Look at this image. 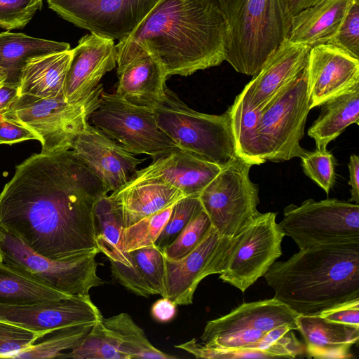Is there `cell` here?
Segmentation results:
<instances>
[{
    "instance_id": "obj_1",
    "label": "cell",
    "mask_w": 359,
    "mask_h": 359,
    "mask_svg": "<svg viewBox=\"0 0 359 359\" xmlns=\"http://www.w3.org/2000/svg\"><path fill=\"white\" fill-rule=\"evenodd\" d=\"M105 194L71 149L34 154L16 166L0 193V229L53 259L100 252L94 208Z\"/></svg>"
},
{
    "instance_id": "obj_2",
    "label": "cell",
    "mask_w": 359,
    "mask_h": 359,
    "mask_svg": "<svg viewBox=\"0 0 359 359\" xmlns=\"http://www.w3.org/2000/svg\"><path fill=\"white\" fill-rule=\"evenodd\" d=\"M116 48L117 61L147 53L167 77L187 76L225 60L227 24L219 0H159Z\"/></svg>"
},
{
    "instance_id": "obj_3",
    "label": "cell",
    "mask_w": 359,
    "mask_h": 359,
    "mask_svg": "<svg viewBox=\"0 0 359 359\" xmlns=\"http://www.w3.org/2000/svg\"><path fill=\"white\" fill-rule=\"evenodd\" d=\"M264 277L274 297L296 313L319 314L359 298V240L299 250L275 262Z\"/></svg>"
},
{
    "instance_id": "obj_4",
    "label": "cell",
    "mask_w": 359,
    "mask_h": 359,
    "mask_svg": "<svg viewBox=\"0 0 359 359\" xmlns=\"http://www.w3.org/2000/svg\"><path fill=\"white\" fill-rule=\"evenodd\" d=\"M227 24L225 60L238 72L255 76L288 39L292 15L288 0H219Z\"/></svg>"
},
{
    "instance_id": "obj_5",
    "label": "cell",
    "mask_w": 359,
    "mask_h": 359,
    "mask_svg": "<svg viewBox=\"0 0 359 359\" xmlns=\"http://www.w3.org/2000/svg\"><path fill=\"white\" fill-rule=\"evenodd\" d=\"M151 108L159 128L178 147L221 168L238 156L229 108L219 115L196 111L167 86Z\"/></svg>"
},
{
    "instance_id": "obj_6",
    "label": "cell",
    "mask_w": 359,
    "mask_h": 359,
    "mask_svg": "<svg viewBox=\"0 0 359 359\" xmlns=\"http://www.w3.org/2000/svg\"><path fill=\"white\" fill-rule=\"evenodd\" d=\"M310 109L305 67L259 111L255 134L263 163L300 158L306 151L300 145V141L304 135Z\"/></svg>"
},
{
    "instance_id": "obj_7",
    "label": "cell",
    "mask_w": 359,
    "mask_h": 359,
    "mask_svg": "<svg viewBox=\"0 0 359 359\" xmlns=\"http://www.w3.org/2000/svg\"><path fill=\"white\" fill-rule=\"evenodd\" d=\"M103 91L102 84L99 83L76 103L67 102L64 96L38 98L22 95L2 112L34 132L39 138L42 152L71 149L97 107Z\"/></svg>"
},
{
    "instance_id": "obj_8",
    "label": "cell",
    "mask_w": 359,
    "mask_h": 359,
    "mask_svg": "<svg viewBox=\"0 0 359 359\" xmlns=\"http://www.w3.org/2000/svg\"><path fill=\"white\" fill-rule=\"evenodd\" d=\"M252 164L238 156L222 168L198 197L212 227L232 238L260 214L259 187L250 179Z\"/></svg>"
},
{
    "instance_id": "obj_9",
    "label": "cell",
    "mask_w": 359,
    "mask_h": 359,
    "mask_svg": "<svg viewBox=\"0 0 359 359\" xmlns=\"http://www.w3.org/2000/svg\"><path fill=\"white\" fill-rule=\"evenodd\" d=\"M88 122L133 154L154 158L178 147L159 128L151 107L133 104L116 93H102Z\"/></svg>"
},
{
    "instance_id": "obj_10",
    "label": "cell",
    "mask_w": 359,
    "mask_h": 359,
    "mask_svg": "<svg viewBox=\"0 0 359 359\" xmlns=\"http://www.w3.org/2000/svg\"><path fill=\"white\" fill-rule=\"evenodd\" d=\"M276 212L261 213L231 238L219 278L244 292L282 255Z\"/></svg>"
},
{
    "instance_id": "obj_11",
    "label": "cell",
    "mask_w": 359,
    "mask_h": 359,
    "mask_svg": "<svg viewBox=\"0 0 359 359\" xmlns=\"http://www.w3.org/2000/svg\"><path fill=\"white\" fill-rule=\"evenodd\" d=\"M278 225L299 250L359 240V205L337 198H310L285 207Z\"/></svg>"
},
{
    "instance_id": "obj_12",
    "label": "cell",
    "mask_w": 359,
    "mask_h": 359,
    "mask_svg": "<svg viewBox=\"0 0 359 359\" xmlns=\"http://www.w3.org/2000/svg\"><path fill=\"white\" fill-rule=\"evenodd\" d=\"M0 249L3 262L69 295L89 294L90 289L104 284L97 274L98 252L73 260L53 259L36 253L1 229Z\"/></svg>"
},
{
    "instance_id": "obj_13",
    "label": "cell",
    "mask_w": 359,
    "mask_h": 359,
    "mask_svg": "<svg viewBox=\"0 0 359 359\" xmlns=\"http://www.w3.org/2000/svg\"><path fill=\"white\" fill-rule=\"evenodd\" d=\"M159 0H47L63 19L102 37L130 34Z\"/></svg>"
},
{
    "instance_id": "obj_14",
    "label": "cell",
    "mask_w": 359,
    "mask_h": 359,
    "mask_svg": "<svg viewBox=\"0 0 359 359\" xmlns=\"http://www.w3.org/2000/svg\"><path fill=\"white\" fill-rule=\"evenodd\" d=\"M231 238L212 226L200 243L177 261L165 260V295L176 305L192 304L194 292L206 276L220 274Z\"/></svg>"
},
{
    "instance_id": "obj_15",
    "label": "cell",
    "mask_w": 359,
    "mask_h": 359,
    "mask_svg": "<svg viewBox=\"0 0 359 359\" xmlns=\"http://www.w3.org/2000/svg\"><path fill=\"white\" fill-rule=\"evenodd\" d=\"M71 149L100 180L107 194L130 182L143 161L89 122L77 135Z\"/></svg>"
},
{
    "instance_id": "obj_16",
    "label": "cell",
    "mask_w": 359,
    "mask_h": 359,
    "mask_svg": "<svg viewBox=\"0 0 359 359\" xmlns=\"http://www.w3.org/2000/svg\"><path fill=\"white\" fill-rule=\"evenodd\" d=\"M102 318L89 294L37 304H0V320L42 335L62 327L95 324Z\"/></svg>"
},
{
    "instance_id": "obj_17",
    "label": "cell",
    "mask_w": 359,
    "mask_h": 359,
    "mask_svg": "<svg viewBox=\"0 0 359 359\" xmlns=\"http://www.w3.org/2000/svg\"><path fill=\"white\" fill-rule=\"evenodd\" d=\"M306 71L311 109L359 85V59L332 44L310 48Z\"/></svg>"
},
{
    "instance_id": "obj_18",
    "label": "cell",
    "mask_w": 359,
    "mask_h": 359,
    "mask_svg": "<svg viewBox=\"0 0 359 359\" xmlns=\"http://www.w3.org/2000/svg\"><path fill=\"white\" fill-rule=\"evenodd\" d=\"M63 95L69 103H76L98 85L102 78L116 66L117 52L113 39L94 33L86 34L72 49Z\"/></svg>"
},
{
    "instance_id": "obj_19",
    "label": "cell",
    "mask_w": 359,
    "mask_h": 359,
    "mask_svg": "<svg viewBox=\"0 0 359 359\" xmlns=\"http://www.w3.org/2000/svg\"><path fill=\"white\" fill-rule=\"evenodd\" d=\"M222 168L177 147L158 156L137 170L128 182L154 180L181 191L186 197L198 196Z\"/></svg>"
},
{
    "instance_id": "obj_20",
    "label": "cell",
    "mask_w": 359,
    "mask_h": 359,
    "mask_svg": "<svg viewBox=\"0 0 359 359\" xmlns=\"http://www.w3.org/2000/svg\"><path fill=\"white\" fill-rule=\"evenodd\" d=\"M310 48L285 39L238 95L245 105L260 111L279 90L304 70Z\"/></svg>"
},
{
    "instance_id": "obj_21",
    "label": "cell",
    "mask_w": 359,
    "mask_h": 359,
    "mask_svg": "<svg viewBox=\"0 0 359 359\" xmlns=\"http://www.w3.org/2000/svg\"><path fill=\"white\" fill-rule=\"evenodd\" d=\"M299 314L273 297L243 303L228 314L206 323L201 341L212 336L243 330L268 332L278 326L296 323Z\"/></svg>"
},
{
    "instance_id": "obj_22",
    "label": "cell",
    "mask_w": 359,
    "mask_h": 359,
    "mask_svg": "<svg viewBox=\"0 0 359 359\" xmlns=\"http://www.w3.org/2000/svg\"><path fill=\"white\" fill-rule=\"evenodd\" d=\"M116 94L136 104L151 107L165 95V75L158 62L147 53L118 60Z\"/></svg>"
},
{
    "instance_id": "obj_23",
    "label": "cell",
    "mask_w": 359,
    "mask_h": 359,
    "mask_svg": "<svg viewBox=\"0 0 359 359\" xmlns=\"http://www.w3.org/2000/svg\"><path fill=\"white\" fill-rule=\"evenodd\" d=\"M296 323L311 358H348L351 346L358 342L359 327L332 322L318 314H299Z\"/></svg>"
},
{
    "instance_id": "obj_24",
    "label": "cell",
    "mask_w": 359,
    "mask_h": 359,
    "mask_svg": "<svg viewBox=\"0 0 359 359\" xmlns=\"http://www.w3.org/2000/svg\"><path fill=\"white\" fill-rule=\"evenodd\" d=\"M353 0H323L292 15L288 40L312 48L337 33Z\"/></svg>"
},
{
    "instance_id": "obj_25",
    "label": "cell",
    "mask_w": 359,
    "mask_h": 359,
    "mask_svg": "<svg viewBox=\"0 0 359 359\" xmlns=\"http://www.w3.org/2000/svg\"><path fill=\"white\" fill-rule=\"evenodd\" d=\"M110 196L121 210L125 228L186 197L179 189L154 180L128 182Z\"/></svg>"
},
{
    "instance_id": "obj_26",
    "label": "cell",
    "mask_w": 359,
    "mask_h": 359,
    "mask_svg": "<svg viewBox=\"0 0 359 359\" xmlns=\"http://www.w3.org/2000/svg\"><path fill=\"white\" fill-rule=\"evenodd\" d=\"M73 50L32 57L22 67L20 96L38 98L64 96L63 90Z\"/></svg>"
},
{
    "instance_id": "obj_27",
    "label": "cell",
    "mask_w": 359,
    "mask_h": 359,
    "mask_svg": "<svg viewBox=\"0 0 359 359\" xmlns=\"http://www.w3.org/2000/svg\"><path fill=\"white\" fill-rule=\"evenodd\" d=\"M321 106L322 111L309 129L308 135L314 140L316 149L324 151L348 126L358 124L359 85Z\"/></svg>"
},
{
    "instance_id": "obj_28",
    "label": "cell",
    "mask_w": 359,
    "mask_h": 359,
    "mask_svg": "<svg viewBox=\"0 0 359 359\" xmlns=\"http://www.w3.org/2000/svg\"><path fill=\"white\" fill-rule=\"evenodd\" d=\"M66 42L33 37L23 33H0V67L7 73V81H19L26 61L35 56L69 50Z\"/></svg>"
},
{
    "instance_id": "obj_29",
    "label": "cell",
    "mask_w": 359,
    "mask_h": 359,
    "mask_svg": "<svg viewBox=\"0 0 359 359\" xmlns=\"http://www.w3.org/2000/svg\"><path fill=\"white\" fill-rule=\"evenodd\" d=\"M95 239L100 252L109 260L128 266L134 264L130 252L123 250L122 240L124 226L121 210L116 201L105 194L95 203L94 208Z\"/></svg>"
},
{
    "instance_id": "obj_30",
    "label": "cell",
    "mask_w": 359,
    "mask_h": 359,
    "mask_svg": "<svg viewBox=\"0 0 359 359\" xmlns=\"http://www.w3.org/2000/svg\"><path fill=\"white\" fill-rule=\"evenodd\" d=\"M72 297L0 262V304H37Z\"/></svg>"
},
{
    "instance_id": "obj_31",
    "label": "cell",
    "mask_w": 359,
    "mask_h": 359,
    "mask_svg": "<svg viewBox=\"0 0 359 359\" xmlns=\"http://www.w3.org/2000/svg\"><path fill=\"white\" fill-rule=\"evenodd\" d=\"M102 323L114 341L117 348L127 359H173L153 346L144 330L126 313L108 318H102Z\"/></svg>"
},
{
    "instance_id": "obj_32",
    "label": "cell",
    "mask_w": 359,
    "mask_h": 359,
    "mask_svg": "<svg viewBox=\"0 0 359 359\" xmlns=\"http://www.w3.org/2000/svg\"><path fill=\"white\" fill-rule=\"evenodd\" d=\"M94 324L76 325L54 329L40 337L27 349L18 354V359L61 358L63 353L77 347Z\"/></svg>"
},
{
    "instance_id": "obj_33",
    "label": "cell",
    "mask_w": 359,
    "mask_h": 359,
    "mask_svg": "<svg viewBox=\"0 0 359 359\" xmlns=\"http://www.w3.org/2000/svg\"><path fill=\"white\" fill-rule=\"evenodd\" d=\"M229 108L238 156L252 165L263 163L255 134L259 111L248 107L238 95Z\"/></svg>"
},
{
    "instance_id": "obj_34",
    "label": "cell",
    "mask_w": 359,
    "mask_h": 359,
    "mask_svg": "<svg viewBox=\"0 0 359 359\" xmlns=\"http://www.w3.org/2000/svg\"><path fill=\"white\" fill-rule=\"evenodd\" d=\"M174 205L124 228L122 240L123 250L128 252L154 245L170 216Z\"/></svg>"
},
{
    "instance_id": "obj_35",
    "label": "cell",
    "mask_w": 359,
    "mask_h": 359,
    "mask_svg": "<svg viewBox=\"0 0 359 359\" xmlns=\"http://www.w3.org/2000/svg\"><path fill=\"white\" fill-rule=\"evenodd\" d=\"M61 358L127 359V357L118 351L101 319L93 325L77 347L63 353Z\"/></svg>"
},
{
    "instance_id": "obj_36",
    "label": "cell",
    "mask_w": 359,
    "mask_h": 359,
    "mask_svg": "<svg viewBox=\"0 0 359 359\" xmlns=\"http://www.w3.org/2000/svg\"><path fill=\"white\" fill-rule=\"evenodd\" d=\"M144 278L162 297L165 295V257L155 245L129 252Z\"/></svg>"
},
{
    "instance_id": "obj_37",
    "label": "cell",
    "mask_w": 359,
    "mask_h": 359,
    "mask_svg": "<svg viewBox=\"0 0 359 359\" xmlns=\"http://www.w3.org/2000/svg\"><path fill=\"white\" fill-rule=\"evenodd\" d=\"M212 226L208 215L203 209L163 250L165 259L170 261L182 259L200 243Z\"/></svg>"
},
{
    "instance_id": "obj_38",
    "label": "cell",
    "mask_w": 359,
    "mask_h": 359,
    "mask_svg": "<svg viewBox=\"0 0 359 359\" xmlns=\"http://www.w3.org/2000/svg\"><path fill=\"white\" fill-rule=\"evenodd\" d=\"M202 210L198 196H187L178 201L174 205L170 216L156 241L155 245L163 251Z\"/></svg>"
},
{
    "instance_id": "obj_39",
    "label": "cell",
    "mask_w": 359,
    "mask_h": 359,
    "mask_svg": "<svg viewBox=\"0 0 359 359\" xmlns=\"http://www.w3.org/2000/svg\"><path fill=\"white\" fill-rule=\"evenodd\" d=\"M304 173L328 195L335 182L336 161L330 151H306L301 157Z\"/></svg>"
},
{
    "instance_id": "obj_40",
    "label": "cell",
    "mask_w": 359,
    "mask_h": 359,
    "mask_svg": "<svg viewBox=\"0 0 359 359\" xmlns=\"http://www.w3.org/2000/svg\"><path fill=\"white\" fill-rule=\"evenodd\" d=\"M41 6L42 0H0V28L24 27Z\"/></svg>"
},
{
    "instance_id": "obj_41",
    "label": "cell",
    "mask_w": 359,
    "mask_h": 359,
    "mask_svg": "<svg viewBox=\"0 0 359 359\" xmlns=\"http://www.w3.org/2000/svg\"><path fill=\"white\" fill-rule=\"evenodd\" d=\"M42 334L0 320V358H15Z\"/></svg>"
},
{
    "instance_id": "obj_42",
    "label": "cell",
    "mask_w": 359,
    "mask_h": 359,
    "mask_svg": "<svg viewBox=\"0 0 359 359\" xmlns=\"http://www.w3.org/2000/svg\"><path fill=\"white\" fill-rule=\"evenodd\" d=\"M327 43L359 59V0H353L337 33Z\"/></svg>"
},
{
    "instance_id": "obj_43",
    "label": "cell",
    "mask_w": 359,
    "mask_h": 359,
    "mask_svg": "<svg viewBox=\"0 0 359 359\" xmlns=\"http://www.w3.org/2000/svg\"><path fill=\"white\" fill-rule=\"evenodd\" d=\"M175 347L192 354L196 358H272L270 355L264 351L248 348L229 350L209 347L203 344L198 343L195 339H192Z\"/></svg>"
},
{
    "instance_id": "obj_44",
    "label": "cell",
    "mask_w": 359,
    "mask_h": 359,
    "mask_svg": "<svg viewBox=\"0 0 359 359\" xmlns=\"http://www.w3.org/2000/svg\"><path fill=\"white\" fill-rule=\"evenodd\" d=\"M109 262L112 276L129 291L136 295L145 297L156 294L135 262L130 266L112 260Z\"/></svg>"
},
{
    "instance_id": "obj_45",
    "label": "cell",
    "mask_w": 359,
    "mask_h": 359,
    "mask_svg": "<svg viewBox=\"0 0 359 359\" xmlns=\"http://www.w3.org/2000/svg\"><path fill=\"white\" fill-rule=\"evenodd\" d=\"M265 332L248 329L222 333L212 336L202 341V344L213 348L236 350L259 340Z\"/></svg>"
},
{
    "instance_id": "obj_46",
    "label": "cell",
    "mask_w": 359,
    "mask_h": 359,
    "mask_svg": "<svg viewBox=\"0 0 359 359\" xmlns=\"http://www.w3.org/2000/svg\"><path fill=\"white\" fill-rule=\"evenodd\" d=\"M28 140L39 141L38 135L18 121L0 112V144H13Z\"/></svg>"
},
{
    "instance_id": "obj_47",
    "label": "cell",
    "mask_w": 359,
    "mask_h": 359,
    "mask_svg": "<svg viewBox=\"0 0 359 359\" xmlns=\"http://www.w3.org/2000/svg\"><path fill=\"white\" fill-rule=\"evenodd\" d=\"M318 315L332 322L359 327V298L324 310Z\"/></svg>"
},
{
    "instance_id": "obj_48",
    "label": "cell",
    "mask_w": 359,
    "mask_h": 359,
    "mask_svg": "<svg viewBox=\"0 0 359 359\" xmlns=\"http://www.w3.org/2000/svg\"><path fill=\"white\" fill-rule=\"evenodd\" d=\"M297 330V327L292 325H283L278 326L265 332L264 334L259 340H257L253 344L246 346L244 348L258 350L264 351L270 355L268 353V350L271 348L272 345H273L280 338H281L287 332L290 330Z\"/></svg>"
},
{
    "instance_id": "obj_49",
    "label": "cell",
    "mask_w": 359,
    "mask_h": 359,
    "mask_svg": "<svg viewBox=\"0 0 359 359\" xmlns=\"http://www.w3.org/2000/svg\"><path fill=\"white\" fill-rule=\"evenodd\" d=\"M176 304L170 299L163 297L152 305L151 312L153 318L158 322L171 320L176 313Z\"/></svg>"
},
{
    "instance_id": "obj_50",
    "label": "cell",
    "mask_w": 359,
    "mask_h": 359,
    "mask_svg": "<svg viewBox=\"0 0 359 359\" xmlns=\"http://www.w3.org/2000/svg\"><path fill=\"white\" fill-rule=\"evenodd\" d=\"M20 81L5 80L0 83V112L6 110L20 97Z\"/></svg>"
},
{
    "instance_id": "obj_51",
    "label": "cell",
    "mask_w": 359,
    "mask_h": 359,
    "mask_svg": "<svg viewBox=\"0 0 359 359\" xmlns=\"http://www.w3.org/2000/svg\"><path fill=\"white\" fill-rule=\"evenodd\" d=\"M348 170L351 185V198L350 201L355 204L359 203V156L356 154H352L350 156L348 163Z\"/></svg>"
},
{
    "instance_id": "obj_52",
    "label": "cell",
    "mask_w": 359,
    "mask_h": 359,
    "mask_svg": "<svg viewBox=\"0 0 359 359\" xmlns=\"http://www.w3.org/2000/svg\"><path fill=\"white\" fill-rule=\"evenodd\" d=\"M323 0H288V5L292 15H294L302 9L314 6Z\"/></svg>"
},
{
    "instance_id": "obj_53",
    "label": "cell",
    "mask_w": 359,
    "mask_h": 359,
    "mask_svg": "<svg viewBox=\"0 0 359 359\" xmlns=\"http://www.w3.org/2000/svg\"><path fill=\"white\" fill-rule=\"evenodd\" d=\"M7 79V73L6 70L0 67V83Z\"/></svg>"
},
{
    "instance_id": "obj_54",
    "label": "cell",
    "mask_w": 359,
    "mask_h": 359,
    "mask_svg": "<svg viewBox=\"0 0 359 359\" xmlns=\"http://www.w3.org/2000/svg\"><path fill=\"white\" fill-rule=\"evenodd\" d=\"M0 262H3V256H2L1 249H0Z\"/></svg>"
}]
</instances>
